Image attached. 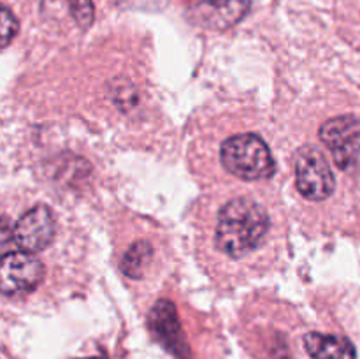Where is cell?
Returning a JSON list of instances; mask_svg holds the SVG:
<instances>
[{
  "label": "cell",
  "mask_w": 360,
  "mask_h": 359,
  "mask_svg": "<svg viewBox=\"0 0 360 359\" xmlns=\"http://www.w3.org/2000/svg\"><path fill=\"white\" fill-rule=\"evenodd\" d=\"M151 256H153V248L148 241H136L123 256L122 270L127 277L130 278H141L144 270L150 264Z\"/></svg>",
  "instance_id": "obj_10"
},
{
  "label": "cell",
  "mask_w": 360,
  "mask_h": 359,
  "mask_svg": "<svg viewBox=\"0 0 360 359\" xmlns=\"http://www.w3.org/2000/svg\"><path fill=\"white\" fill-rule=\"evenodd\" d=\"M304 347L313 359H357L354 344L340 334L308 333Z\"/></svg>",
  "instance_id": "obj_9"
},
{
  "label": "cell",
  "mask_w": 360,
  "mask_h": 359,
  "mask_svg": "<svg viewBox=\"0 0 360 359\" xmlns=\"http://www.w3.org/2000/svg\"><path fill=\"white\" fill-rule=\"evenodd\" d=\"M55 215L46 204L28 210L14 225V243L25 252H41L55 238Z\"/></svg>",
  "instance_id": "obj_7"
},
{
  "label": "cell",
  "mask_w": 360,
  "mask_h": 359,
  "mask_svg": "<svg viewBox=\"0 0 360 359\" xmlns=\"http://www.w3.org/2000/svg\"><path fill=\"white\" fill-rule=\"evenodd\" d=\"M250 0H202L190 7L188 20L197 27L225 30L239 23L248 14Z\"/></svg>",
  "instance_id": "obj_8"
},
{
  "label": "cell",
  "mask_w": 360,
  "mask_h": 359,
  "mask_svg": "<svg viewBox=\"0 0 360 359\" xmlns=\"http://www.w3.org/2000/svg\"><path fill=\"white\" fill-rule=\"evenodd\" d=\"M269 231V215L262 204L250 197H238L225 204L218 215L217 246L229 257L246 256L255 250Z\"/></svg>",
  "instance_id": "obj_1"
},
{
  "label": "cell",
  "mask_w": 360,
  "mask_h": 359,
  "mask_svg": "<svg viewBox=\"0 0 360 359\" xmlns=\"http://www.w3.org/2000/svg\"><path fill=\"white\" fill-rule=\"evenodd\" d=\"M150 331L155 340L178 359H190V347L186 344L181 322L176 313L174 303L169 299H158L148 317Z\"/></svg>",
  "instance_id": "obj_6"
},
{
  "label": "cell",
  "mask_w": 360,
  "mask_h": 359,
  "mask_svg": "<svg viewBox=\"0 0 360 359\" xmlns=\"http://www.w3.org/2000/svg\"><path fill=\"white\" fill-rule=\"evenodd\" d=\"M44 278V266L30 252H9L0 257V292L6 296L32 292Z\"/></svg>",
  "instance_id": "obj_5"
},
{
  "label": "cell",
  "mask_w": 360,
  "mask_h": 359,
  "mask_svg": "<svg viewBox=\"0 0 360 359\" xmlns=\"http://www.w3.org/2000/svg\"><path fill=\"white\" fill-rule=\"evenodd\" d=\"M295 185L309 201H323L336 189L333 168L316 146H302L295 155Z\"/></svg>",
  "instance_id": "obj_3"
},
{
  "label": "cell",
  "mask_w": 360,
  "mask_h": 359,
  "mask_svg": "<svg viewBox=\"0 0 360 359\" xmlns=\"http://www.w3.org/2000/svg\"><path fill=\"white\" fill-rule=\"evenodd\" d=\"M323 144L330 150L341 171L360 169V120L345 115L329 120L320 129Z\"/></svg>",
  "instance_id": "obj_4"
},
{
  "label": "cell",
  "mask_w": 360,
  "mask_h": 359,
  "mask_svg": "<svg viewBox=\"0 0 360 359\" xmlns=\"http://www.w3.org/2000/svg\"><path fill=\"white\" fill-rule=\"evenodd\" d=\"M14 236V227L11 224V220L4 215H0V246L6 245L7 241H11Z\"/></svg>",
  "instance_id": "obj_13"
},
{
  "label": "cell",
  "mask_w": 360,
  "mask_h": 359,
  "mask_svg": "<svg viewBox=\"0 0 360 359\" xmlns=\"http://www.w3.org/2000/svg\"><path fill=\"white\" fill-rule=\"evenodd\" d=\"M224 168L241 180H266L274 175L269 146L257 134H239L224 141L220 151Z\"/></svg>",
  "instance_id": "obj_2"
},
{
  "label": "cell",
  "mask_w": 360,
  "mask_h": 359,
  "mask_svg": "<svg viewBox=\"0 0 360 359\" xmlns=\"http://www.w3.org/2000/svg\"><path fill=\"white\" fill-rule=\"evenodd\" d=\"M18 28H20V25H18L13 11L0 4V49L11 44V41L16 37Z\"/></svg>",
  "instance_id": "obj_11"
},
{
  "label": "cell",
  "mask_w": 360,
  "mask_h": 359,
  "mask_svg": "<svg viewBox=\"0 0 360 359\" xmlns=\"http://www.w3.org/2000/svg\"><path fill=\"white\" fill-rule=\"evenodd\" d=\"M70 7V13H72L74 20L79 27H90L94 23V4L91 0H65Z\"/></svg>",
  "instance_id": "obj_12"
}]
</instances>
